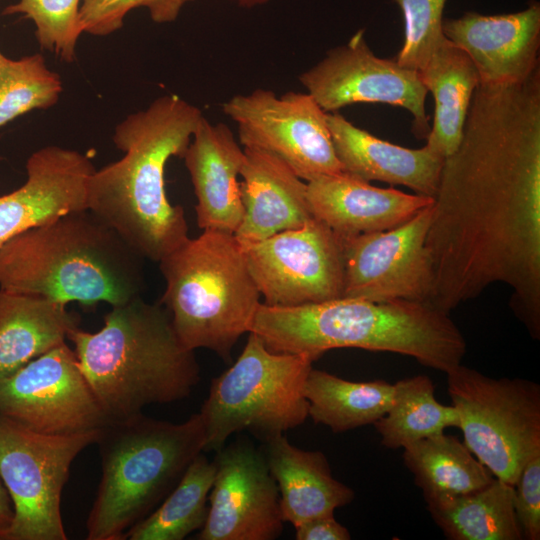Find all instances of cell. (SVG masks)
Masks as SVG:
<instances>
[{
  "instance_id": "obj_1",
  "label": "cell",
  "mask_w": 540,
  "mask_h": 540,
  "mask_svg": "<svg viewBox=\"0 0 540 540\" xmlns=\"http://www.w3.org/2000/svg\"><path fill=\"white\" fill-rule=\"evenodd\" d=\"M540 69L513 84L479 83L457 149L445 158L426 248L430 303L450 314L502 283L540 339Z\"/></svg>"
},
{
  "instance_id": "obj_2",
  "label": "cell",
  "mask_w": 540,
  "mask_h": 540,
  "mask_svg": "<svg viewBox=\"0 0 540 540\" xmlns=\"http://www.w3.org/2000/svg\"><path fill=\"white\" fill-rule=\"evenodd\" d=\"M203 117L178 95L158 97L116 125L112 140L123 156L89 179L88 209L144 259L159 262L189 238L183 208L168 200L165 168L183 158Z\"/></svg>"
},
{
  "instance_id": "obj_3",
  "label": "cell",
  "mask_w": 540,
  "mask_h": 540,
  "mask_svg": "<svg viewBox=\"0 0 540 540\" xmlns=\"http://www.w3.org/2000/svg\"><path fill=\"white\" fill-rule=\"evenodd\" d=\"M250 332L271 351L314 361L331 349L360 348L410 356L445 373L461 364L467 349L448 313L411 300L338 298L294 307L261 302Z\"/></svg>"
},
{
  "instance_id": "obj_4",
  "label": "cell",
  "mask_w": 540,
  "mask_h": 540,
  "mask_svg": "<svg viewBox=\"0 0 540 540\" xmlns=\"http://www.w3.org/2000/svg\"><path fill=\"white\" fill-rule=\"evenodd\" d=\"M143 260L95 213L72 211L0 248V288L66 305L116 306L142 296Z\"/></svg>"
},
{
  "instance_id": "obj_5",
  "label": "cell",
  "mask_w": 540,
  "mask_h": 540,
  "mask_svg": "<svg viewBox=\"0 0 540 540\" xmlns=\"http://www.w3.org/2000/svg\"><path fill=\"white\" fill-rule=\"evenodd\" d=\"M67 339L110 421L183 400L200 380L194 351L180 342L166 308L142 296L112 306L100 330L75 327Z\"/></svg>"
},
{
  "instance_id": "obj_6",
  "label": "cell",
  "mask_w": 540,
  "mask_h": 540,
  "mask_svg": "<svg viewBox=\"0 0 540 540\" xmlns=\"http://www.w3.org/2000/svg\"><path fill=\"white\" fill-rule=\"evenodd\" d=\"M95 444L102 474L86 521V539L123 540L204 451L205 430L199 413L182 423L140 413L110 421Z\"/></svg>"
},
{
  "instance_id": "obj_7",
  "label": "cell",
  "mask_w": 540,
  "mask_h": 540,
  "mask_svg": "<svg viewBox=\"0 0 540 540\" xmlns=\"http://www.w3.org/2000/svg\"><path fill=\"white\" fill-rule=\"evenodd\" d=\"M158 263L166 283L161 304L180 342L229 361L239 338L250 332L261 303L234 234L203 230Z\"/></svg>"
},
{
  "instance_id": "obj_8",
  "label": "cell",
  "mask_w": 540,
  "mask_h": 540,
  "mask_svg": "<svg viewBox=\"0 0 540 540\" xmlns=\"http://www.w3.org/2000/svg\"><path fill=\"white\" fill-rule=\"evenodd\" d=\"M237 360L211 382L199 414L204 451H218L234 433L269 439L303 424L308 417L304 385L314 360L306 354L269 350L249 332Z\"/></svg>"
},
{
  "instance_id": "obj_9",
  "label": "cell",
  "mask_w": 540,
  "mask_h": 540,
  "mask_svg": "<svg viewBox=\"0 0 540 540\" xmlns=\"http://www.w3.org/2000/svg\"><path fill=\"white\" fill-rule=\"evenodd\" d=\"M446 374L464 444L495 478L514 486L526 462L540 452L539 384L495 379L462 364Z\"/></svg>"
},
{
  "instance_id": "obj_10",
  "label": "cell",
  "mask_w": 540,
  "mask_h": 540,
  "mask_svg": "<svg viewBox=\"0 0 540 540\" xmlns=\"http://www.w3.org/2000/svg\"><path fill=\"white\" fill-rule=\"evenodd\" d=\"M100 430L46 435L0 415V477L14 505L5 540H66L61 496L73 461Z\"/></svg>"
},
{
  "instance_id": "obj_11",
  "label": "cell",
  "mask_w": 540,
  "mask_h": 540,
  "mask_svg": "<svg viewBox=\"0 0 540 540\" xmlns=\"http://www.w3.org/2000/svg\"><path fill=\"white\" fill-rule=\"evenodd\" d=\"M240 144L283 161L305 182L342 172L325 112L308 93L277 96L268 89L237 94L222 104Z\"/></svg>"
},
{
  "instance_id": "obj_12",
  "label": "cell",
  "mask_w": 540,
  "mask_h": 540,
  "mask_svg": "<svg viewBox=\"0 0 540 540\" xmlns=\"http://www.w3.org/2000/svg\"><path fill=\"white\" fill-rule=\"evenodd\" d=\"M0 415L46 435L100 430L110 422L66 342L0 384Z\"/></svg>"
},
{
  "instance_id": "obj_13",
  "label": "cell",
  "mask_w": 540,
  "mask_h": 540,
  "mask_svg": "<svg viewBox=\"0 0 540 540\" xmlns=\"http://www.w3.org/2000/svg\"><path fill=\"white\" fill-rule=\"evenodd\" d=\"M242 248L262 303L294 307L342 298L341 242L320 220Z\"/></svg>"
},
{
  "instance_id": "obj_14",
  "label": "cell",
  "mask_w": 540,
  "mask_h": 540,
  "mask_svg": "<svg viewBox=\"0 0 540 540\" xmlns=\"http://www.w3.org/2000/svg\"><path fill=\"white\" fill-rule=\"evenodd\" d=\"M299 80L325 112L355 103H385L411 113L412 131L418 138L426 139L430 132L425 111L428 91L418 71L401 66L396 59L376 56L365 40L364 29L328 51Z\"/></svg>"
},
{
  "instance_id": "obj_15",
  "label": "cell",
  "mask_w": 540,
  "mask_h": 540,
  "mask_svg": "<svg viewBox=\"0 0 540 540\" xmlns=\"http://www.w3.org/2000/svg\"><path fill=\"white\" fill-rule=\"evenodd\" d=\"M432 204L395 228L338 237L344 267L342 298L430 303L433 272L426 237Z\"/></svg>"
},
{
  "instance_id": "obj_16",
  "label": "cell",
  "mask_w": 540,
  "mask_h": 540,
  "mask_svg": "<svg viewBox=\"0 0 540 540\" xmlns=\"http://www.w3.org/2000/svg\"><path fill=\"white\" fill-rule=\"evenodd\" d=\"M209 509L198 540H273L283 530L279 491L266 457L245 440L217 451Z\"/></svg>"
},
{
  "instance_id": "obj_17",
  "label": "cell",
  "mask_w": 540,
  "mask_h": 540,
  "mask_svg": "<svg viewBox=\"0 0 540 540\" xmlns=\"http://www.w3.org/2000/svg\"><path fill=\"white\" fill-rule=\"evenodd\" d=\"M95 169L88 156L73 149L51 145L33 152L24 184L0 195V248L33 227L88 209V183Z\"/></svg>"
},
{
  "instance_id": "obj_18",
  "label": "cell",
  "mask_w": 540,
  "mask_h": 540,
  "mask_svg": "<svg viewBox=\"0 0 540 540\" xmlns=\"http://www.w3.org/2000/svg\"><path fill=\"white\" fill-rule=\"evenodd\" d=\"M442 31L469 56L481 84L522 82L539 68L538 2L515 13L482 15L467 12L459 18L443 19Z\"/></svg>"
},
{
  "instance_id": "obj_19",
  "label": "cell",
  "mask_w": 540,
  "mask_h": 540,
  "mask_svg": "<svg viewBox=\"0 0 540 540\" xmlns=\"http://www.w3.org/2000/svg\"><path fill=\"white\" fill-rule=\"evenodd\" d=\"M314 218L339 238L395 228L433 203V198L379 188L347 172L307 182Z\"/></svg>"
},
{
  "instance_id": "obj_20",
  "label": "cell",
  "mask_w": 540,
  "mask_h": 540,
  "mask_svg": "<svg viewBox=\"0 0 540 540\" xmlns=\"http://www.w3.org/2000/svg\"><path fill=\"white\" fill-rule=\"evenodd\" d=\"M197 199L198 226L234 234L244 206L238 176L244 149L224 123H211L205 116L195 130L183 156Z\"/></svg>"
},
{
  "instance_id": "obj_21",
  "label": "cell",
  "mask_w": 540,
  "mask_h": 540,
  "mask_svg": "<svg viewBox=\"0 0 540 540\" xmlns=\"http://www.w3.org/2000/svg\"><path fill=\"white\" fill-rule=\"evenodd\" d=\"M240 176L244 215L234 236L241 246L297 229L313 218L307 182L272 154L244 148Z\"/></svg>"
},
{
  "instance_id": "obj_22",
  "label": "cell",
  "mask_w": 540,
  "mask_h": 540,
  "mask_svg": "<svg viewBox=\"0 0 540 540\" xmlns=\"http://www.w3.org/2000/svg\"><path fill=\"white\" fill-rule=\"evenodd\" d=\"M336 156L344 172L367 182L406 186L434 198L445 158L426 145L402 147L361 129L337 112H327Z\"/></svg>"
},
{
  "instance_id": "obj_23",
  "label": "cell",
  "mask_w": 540,
  "mask_h": 540,
  "mask_svg": "<svg viewBox=\"0 0 540 540\" xmlns=\"http://www.w3.org/2000/svg\"><path fill=\"white\" fill-rule=\"evenodd\" d=\"M266 461L279 491L284 522L294 527L310 519L334 514L351 503L354 491L336 480L326 456L292 445L285 434L266 441Z\"/></svg>"
},
{
  "instance_id": "obj_24",
  "label": "cell",
  "mask_w": 540,
  "mask_h": 540,
  "mask_svg": "<svg viewBox=\"0 0 540 540\" xmlns=\"http://www.w3.org/2000/svg\"><path fill=\"white\" fill-rule=\"evenodd\" d=\"M79 316L67 305L0 288V384L28 362L66 342Z\"/></svg>"
},
{
  "instance_id": "obj_25",
  "label": "cell",
  "mask_w": 540,
  "mask_h": 540,
  "mask_svg": "<svg viewBox=\"0 0 540 540\" xmlns=\"http://www.w3.org/2000/svg\"><path fill=\"white\" fill-rule=\"evenodd\" d=\"M418 73L435 100L433 124L425 145L446 158L460 144L479 75L466 52L446 37Z\"/></svg>"
},
{
  "instance_id": "obj_26",
  "label": "cell",
  "mask_w": 540,
  "mask_h": 540,
  "mask_svg": "<svg viewBox=\"0 0 540 540\" xmlns=\"http://www.w3.org/2000/svg\"><path fill=\"white\" fill-rule=\"evenodd\" d=\"M425 502L447 539H523L514 509V486L497 478L479 490Z\"/></svg>"
},
{
  "instance_id": "obj_27",
  "label": "cell",
  "mask_w": 540,
  "mask_h": 540,
  "mask_svg": "<svg viewBox=\"0 0 540 540\" xmlns=\"http://www.w3.org/2000/svg\"><path fill=\"white\" fill-rule=\"evenodd\" d=\"M403 461L424 500L473 492L495 479L464 442L444 432L404 447Z\"/></svg>"
},
{
  "instance_id": "obj_28",
  "label": "cell",
  "mask_w": 540,
  "mask_h": 540,
  "mask_svg": "<svg viewBox=\"0 0 540 540\" xmlns=\"http://www.w3.org/2000/svg\"><path fill=\"white\" fill-rule=\"evenodd\" d=\"M393 390L384 380L354 382L312 368L304 396L314 423L342 433L378 421L391 404Z\"/></svg>"
},
{
  "instance_id": "obj_29",
  "label": "cell",
  "mask_w": 540,
  "mask_h": 540,
  "mask_svg": "<svg viewBox=\"0 0 540 540\" xmlns=\"http://www.w3.org/2000/svg\"><path fill=\"white\" fill-rule=\"evenodd\" d=\"M216 473L214 460L201 452L165 499L125 534L130 540H182L200 530L209 509Z\"/></svg>"
},
{
  "instance_id": "obj_30",
  "label": "cell",
  "mask_w": 540,
  "mask_h": 540,
  "mask_svg": "<svg viewBox=\"0 0 540 540\" xmlns=\"http://www.w3.org/2000/svg\"><path fill=\"white\" fill-rule=\"evenodd\" d=\"M391 404L373 425L388 449L404 448L421 439L458 427L455 408L435 398V387L426 375H417L396 382Z\"/></svg>"
},
{
  "instance_id": "obj_31",
  "label": "cell",
  "mask_w": 540,
  "mask_h": 540,
  "mask_svg": "<svg viewBox=\"0 0 540 540\" xmlns=\"http://www.w3.org/2000/svg\"><path fill=\"white\" fill-rule=\"evenodd\" d=\"M62 81L41 54L7 60L0 67V128L34 109L54 106Z\"/></svg>"
},
{
  "instance_id": "obj_32",
  "label": "cell",
  "mask_w": 540,
  "mask_h": 540,
  "mask_svg": "<svg viewBox=\"0 0 540 540\" xmlns=\"http://www.w3.org/2000/svg\"><path fill=\"white\" fill-rule=\"evenodd\" d=\"M81 0H19L4 8L3 15H21L35 26V37L42 49L70 63L83 33L79 22Z\"/></svg>"
},
{
  "instance_id": "obj_33",
  "label": "cell",
  "mask_w": 540,
  "mask_h": 540,
  "mask_svg": "<svg viewBox=\"0 0 540 540\" xmlns=\"http://www.w3.org/2000/svg\"><path fill=\"white\" fill-rule=\"evenodd\" d=\"M447 0H394L404 17V42L396 61L420 70L445 37L443 9Z\"/></svg>"
},
{
  "instance_id": "obj_34",
  "label": "cell",
  "mask_w": 540,
  "mask_h": 540,
  "mask_svg": "<svg viewBox=\"0 0 540 540\" xmlns=\"http://www.w3.org/2000/svg\"><path fill=\"white\" fill-rule=\"evenodd\" d=\"M194 0H81L79 22L83 33L108 36L124 24L133 9L146 8L156 23L177 19L183 7Z\"/></svg>"
},
{
  "instance_id": "obj_35",
  "label": "cell",
  "mask_w": 540,
  "mask_h": 540,
  "mask_svg": "<svg viewBox=\"0 0 540 540\" xmlns=\"http://www.w3.org/2000/svg\"><path fill=\"white\" fill-rule=\"evenodd\" d=\"M514 509L523 539H540V452L524 465L514 485Z\"/></svg>"
},
{
  "instance_id": "obj_36",
  "label": "cell",
  "mask_w": 540,
  "mask_h": 540,
  "mask_svg": "<svg viewBox=\"0 0 540 540\" xmlns=\"http://www.w3.org/2000/svg\"><path fill=\"white\" fill-rule=\"evenodd\" d=\"M295 528L297 540H349L348 529L340 524L334 514L324 515L305 521Z\"/></svg>"
},
{
  "instance_id": "obj_37",
  "label": "cell",
  "mask_w": 540,
  "mask_h": 540,
  "mask_svg": "<svg viewBox=\"0 0 540 540\" xmlns=\"http://www.w3.org/2000/svg\"><path fill=\"white\" fill-rule=\"evenodd\" d=\"M14 516L13 501L0 477V540H5L13 524Z\"/></svg>"
},
{
  "instance_id": "obj_38",
  "label": "cell",
  "mask_w": 540,
  "mask_h": 540,
  "mask_svg": "<svg viewBox=\"0 0 540 540\" xmlns=\"http://www.w3.org/2000/svg\"><path fill=\"white\" fill-rule=\"evenodd\" d=\"M234 1L243 7H253L257 5H263L269 2L270 0H234Z\"/></svg>"
},
{
  "instance_id": "obj_39",
  "label": "cell",
  "mask_w": 540,
  "mask_h": 540,
  "mask_svg": "<svg viewBox=\"0 0 540 540\" xmlns=\"http://www.w3.org/2000/svg\"><path fill=\"white\" fill-rule=\"evenodd\" d=\"M7 60V57L1 53L0 51V67L3 65V63Z\"/></svg>"
},
{
  "instance_id": "obj_40",
  "label": "cell",
  "mask_w": 540,
  "mask_h": 540,
  "mask_svg": "<svg viewBox=\"0 0 540 540\" xmlns=\"http://www.w3.org/2000/svg\"><path fill=\"white\" fill-rule=\"evenodd\" d=\"M1 159H2V158H1V156H0V160H1Z\"/></svg>"
}]
</instances>
